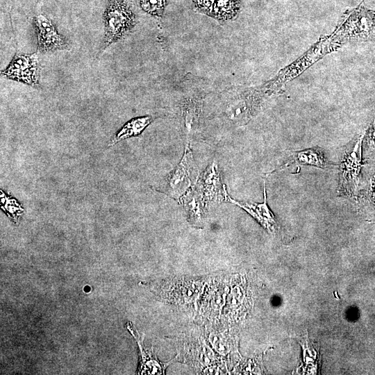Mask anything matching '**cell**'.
<instances>
[{
    "label": "cell",
    "instance_id": "52a82bcc",
    "mask_svg": "<svg viewBox=\"0 0 375 375\" xmlns=\"http://www.w3.org/2000/svg\"><path fill=\"white\" fill-rule=\"evenodd\" d=\"M127 328L137 341L141 353V364L138 370L139 374H163L165 368L170 363L164 364L160 362L153 354V351H149L143 346V338H142L133 324L128 322Z\"/></svg>",
    "mask_w": 375,
    "mask_h": 375
},
{
    "label": "cell",
    "instance_id": "9a60e30c",
    "mask_svg": "<svg viewBox=\"0 0 375 375\" xmlns=\"http://www.w3.org/2000/svg\"><path fill=\"white\" fill-rule=\"evenodd\" d=\"M217 0H192L194 7L199 12L211 17L215 3Z\"/></svg>",
    "mask_w": 375,
    "mask_h": 375
},
{
    "label": "cell",
    "instance_id": "5bb4252c",
    "mask_svg": "<svg viewBox=\"0 0 375 375\" xmlns=\"http://www.w3.org/2000/svg\"><path fill=\"white\" fill-rule=\"evenodd\" d=\"M169 0H140L141 8L147 13L154 17L162 15Z\"/></svg>",
    "mask_w": 375,
    "mask_h": 375
},
{
    "label": "cell",
    "instance_id": "7a4b0ae2",
    "mask_svg": "<svg viewBox=\"0 0 375 375\" xmlns=\"http://www.w3.org/2000/svg\"><path fill=\"white\" fill-rule=\"evenodd\" d=\"M362 140V136H360L343 152L338 190L340 194L351 196L356 191L361 164Z\"/></svg>",
    "mask_w": 375,
    "mask_h": 375
},
{
    "label": "cell",
    "instance_id": "8fae6325",
    "mask_svg": "<svg viewBox=\"0 0 375 375\" xmlns=\"http://www.w3.org/2000/svg\"><path fill=\"white\" fill-rule=\"evenodd\" d=\"M1 208L13 221L17 222L24 209L15 198L10 197L1 190Z\"/></svg>",
    "mask_w": 375,
    "mask_h": 375
},
{
    "label": "cell",
    "instance_id": "30bf717a",
    "mask_svg": "<svg viewBox=\"0 0 375 375\" xmlns=\"http://www.w3.org/2000/svg\"><path fill=\"white\" fill-rule=\"evenodd\" d=\"M240 0H217L211 17L220 22L235 19L240 10Z\"/></svg>",
    "mask_w": 375,
    "mask_h": 375
},
{
    "label": "cell",
    "instance_id": "277c9868",
    "mask_svg": "<svg viewBox=\"0 0 375 375\" xmlns=\"http://www.w3.org/2000/svg\"><path fill=\"white\" fill-rule=\"evenodd\" d=\"M194 171L192 153L188 141L180 162L166 178L164 192L175 199H180L192 185Z\"/></svg>",
    "mask_w": 375,
    "mask_h": 375
},
{
    "label": "cell",
    "instance_id": "7c38bea8",
    "mask_svg": "<svg viewBox=\"0 0 375 375\" xmlns=\"http://www.w3.org/2000/svg\"><path fill=\"white\" fill-rule=\"evenodd\" d=\"M185 206L192 222H199L202 213V201L199 194L194 190L185 197Z\"/></svg>",
    "mask_w": 375,
    "mask_h": 375
},
{
    "label": "cell",
    "instance_id": "8992f818",
    "mask_svg": "<svg viewBox=\"0 0 375 375\" xmlns=\"http://www.w3.org/2000/svg\"><path fill=\"white\" fill-rule=\"evenodd\" d=\"M223 188L224 199L226 201L231 202L244 209L252 217H253L256 220H258L269 231H273L274 229L276 224L274 215L270 211L267 203V194L265 182L263 186L264 200L262 203H259L240 202L236 201L231 198V197L228 194L225 189V185H223Z\"/></svg>",
    "mask_w": 375,
    "mask_h": 375
},
{
    "label": "cell",
    "instance_id": "6da1fadb",
    "mask_svg": "<svg viewBox=\"0 0 375 375\" xmlns=\"http://www.w3.org/2000/svg\"><path fill=\"white\" fill-rule=\"evenodd\" d=\"M104 38L101 50L129 34L136 24L130 0H108L103 13Z\"/></svg>",
    "mask_w": 375,
    "mask_h": 375
},
{
    "label": "cell",
    "instance_id": "3957f363",
    "mask_svg": "<svg viewBox=\"0 0 375 375\" xmlns=\"http://www.w3.org/2000/svg\"><path fill=\"white\" fill-rule=\"evenodd\" d=\"M1 76L33 88H40V65L37 53H15Z\"/></svg>",
    "mask_w": 375,
    "mask_h": 375
},
{
    "label": "cell",
    "instance_id": "4fadbf2b",
    "mask_svg": "<svg viewBox=\"0 0 375 375\" xmlns=\"http://www.w3.org/2000/svg\"><path fill=\"white\" fill-rule=\"evenodd\" d=\"M204 187L205 195L207 197V199H213L217 194V192L219 190V177L215 169V165L210 168L209 172L207 171L204 176V181L203 182Z\"/></svg>",
    "mask_w": 375,
    "mask_h": 375
},
{
    "label": "cell",
    "instance_id": "9c48e42d",
    "mask_svg": "<svg viewBox=\"0 0 375 375\" xmlns=\"http://www.w3.org/2000/svg\"><path fill=\"white\" fill-rule=\"evenodd\" d=\"M292 162L313 165L320 168H326L331 166L320 149L316 147L294 152L291 156L290 162Z\"/></svg>",
    "mask_w": 375,
    "mask_h": 375
},
{
    "label": "cell",
    "instance_id": "ba28073f",
    "mask_svg": "<svg viewBox=\"0 0 375 375\" xmlns=\"http://www.w3.org/2000/svg\"><path fill=\"white\" fill-rule=\"evenodd\" d=\"M151 122L152 117L149 115L137 117L130 119L112 137L108 147L113 146L122 140L140 135Z\"/></svg>",
    "mask_w": 375,
    "mask_h": 375
},
{
    "label": "cell",
    "instance_id": "e0dca14e",
    "mask_svg": "<svg viewBox=\"0 0 375 375\" xmlns=\"http://www.w3.org/2000/svg\"><path fill=\"white\" fill-rule=\"evenodd\" d=\"M373 192H374V197H375V178L374 179V181H373Z\"/></svg>",
    "mask_w": 375,
    "mask_h": 375
},
{
    "label": "cell",
    "instance_id": "5b68a950",
    "mask_svg": "<svg viewBox=\"0 0 375 375\" xmlns=\"http://www.w3.org/2000/svg\"><path fill=\"white\" fill-rule=\"evenodd\" d=\"M33 26L38 52L45 53L69 48L67 39L58 32L52 22L42 13L35 15Z\"/></svg>",
    "mask_w": 375,
    "mask_h": 375
},
{
    "label": "cell",
    "instance_id": "2e32d148",
    "mask_svg": "<svg viewBox=\"0 0 375 375\" xmlns=\"http://www.w3.org/2000/svg\"><path fill=\"white\" fill-rule=\"evenodd\" d=\"M197 114V107L194 103L186 106L185 109V128L188 135L192 129V125L196 115Z\"/></svg>",
    "mask_w": 375,
    "mask_h": 375
}]
</instances>
